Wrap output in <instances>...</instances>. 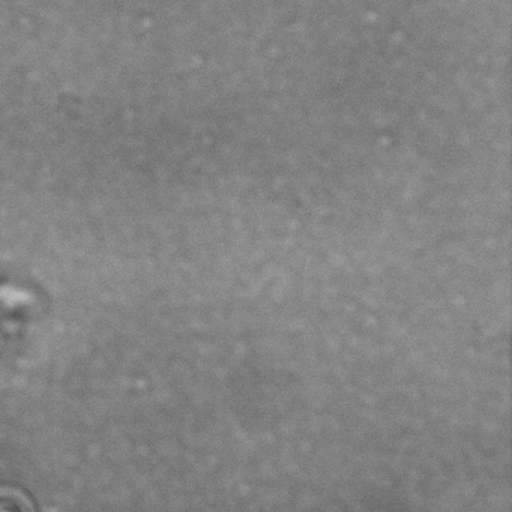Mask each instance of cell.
<instances>
[{
  "instance_id": "cell-1",
  "label": "cell",
  "mask_w": 512,
  "mask_h": 512,
  "mask_svg": "<svg viewBox=\"0 0 512 512\" xmlns=\"http://www.w3.org/2000/svg\"><path fill=\"white\" fill-rule=\"evenodd\" d=\"M0 512H26V509L13 497H0Z\"/></svg>"
}]
</instances>
